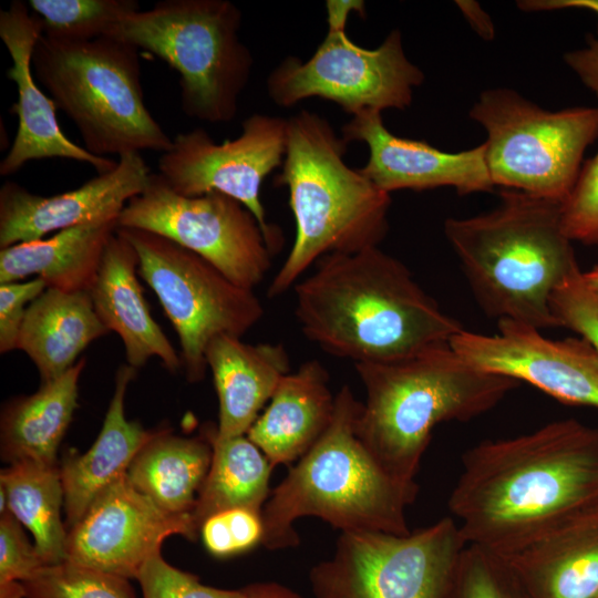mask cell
Segmentation results:
<instances>
[{"instance_id": "obj_1", "label": "cell", "mask_w": 598, "mask_h": 598, "mask_svg": "<svg viewBox=\"0 0 598 598\" xmlns=\"http://www.w3.org/2000/svg\"><path fill=\"white\" fill-rule=\"evenodd\" d=\"M598 505V429L574 419L462 456L447 507L467 545L504 557Z\"/></svg>"}, {"instance_id": "obj_2", "label": "cell", "mask_w": 598, "mask_h": 598, "mask_svg": "<svg viewBox=\"0 0 598 598\" xmlns=\"http://www.w3.org/2000/svg\"><path fill=\"white\" fill-rule=\"evenodd\" d=\"M293 288L303 334L354 363L402 359L450 343L463 329L379 246L323 256Z\"/></svg>"}, {"instance_id": "obj_3", "label": "cell", "mask_w": 598, "mask_h": 598, "mask_svg": "<svg viewBox=\"0 0 598 598\" xmlns=\"http://www.w3.org/2000/svg\"><path fill=\"white\" fill-rule=\"evenodd\" d=\"M560 209V203L503 189L493 210L445 220V237L471 291L497 322L558 327L551 296L580 270Z\"/></svg>"}, {"instance_id": "obj_4", "label": "cell", "mask_w": 598, "mask_h": 598, "mask_svg": "<svg viewBox=\"0 0 598 598\" xmlns=\"http://www.w3.org/2000/svg\"><path fill=\"white\" fill-rule=\"evenodd\" d=\"M354 367L365 391L357 435L391 477L409 486H417L415 476L436 425L486 413L520 383L472 365L450 343Z\"/></svg>"}, {"instance_id": "obj_5", "label": "cell", "mask_w": 598, "mask_h": 598, "mask_svg": "<svg viewBox=\"0 0 598 598\" xmlns=\"http://www.w3.org/2000/svg\"><path fill=\"white\" fill-rule=\"evenodd\" d=\"M348 144L315 112L287 118L286 154L275 185L288 189L296 235L269 298L293 287L323 256L375 247L385 237L390 194L347 165Z\"/></svg>"}, {"instance_id": "obj_6", "label": "cell", "mask_w": 598, "mask_h": 598, "mask_svg": "<svg viewBox=\"0 0 598 598\" xmlns=\"http://www.w3.org/2000/svg\"><path fill=\"white\" fill-rule=\"evenodd\" d=\"M360 404L352 390L342 386L328 429L270 492L261 511L266 548L297 546L293 523L306 516L319 517L341 533L411 532L405 512L419 486L391 477L361 443L355 432Z\"/></svg>"}, {"instance_id": "obj_7", "label": "cell", "mask_w": 598, "mask_h": 598, "mask_svg": "<svg viewBox=\"0 0 598 598\" xmlns=\"http://www.w3.org/2000/svg\"><path fill=\"white\" fill-rule=\"evenodd\" d=\"M138 51L110 37L66 41L42 34L34 47L37 82L95 156L164 153L172 145L145 105Z\"/></svg>"}, {"instance_id": "obj_8", "label": "cell", "mask_w": 598, "mask_h": 598, "mask_svg": "<svg viewBox=\"0 0 598 598\" xmlns=\"http://www.w3.org/2000/svg\"><path fill=\"white\" fill-rule=\"evenodd\" d=\"M241 19L228 0H162L126 16L105 37L147 51L176 70L187 116L227 123L238 113L254 66L239 37Z\"/></svg>"}, {"instance_id": "obj_9", "label": "cell", "mask_w": 598, "mask_h": 598, "mask_svg": "<svg viewBox=\"0 0 598 598\" xmlns=\"http://www.w3.org/2000/svg\"><path fill=\"white\" fill-rule=\"evenodd\" d=\"M470 117L486 132L494 186L563 204L598 137V107L545 110L509 89L482 92Z\"/></svg>"}, {"instance_id": "obj_10", "label": "cell", "mask_w": 598, "mask_h": 598, "mask_svg": "<svg viewBox=\"0 0 598 598\" xmlns=\"http://www.w3.org/2000/svg\"><path fill=\"white\" fill-rule=\"evenodd\" d=\"M328 32L315 53L301 61L285 58L268 75L267 93L278 106L290 107L310 97L338 104L346 113L405 110L424 81L422 70L405 55L399 30L367 49L346 33L352 11L363 13V1H327Z\"/></svg>"}, {"instance_id": "obj_11", "label": "cell", "mask_w": 598, "mask_h": 598, "mask_svg": "<svg viewBox=\"0 0 598 598\" xmlns=\"http://www.w3.org/2000/svg\"><path fill=\"white\" fill-rule=\"evenodd\" d=\"M116 231L135 249L138 274L176 331L187 380H202L209 342L223 334L241 338L250 330L264 316L259 298L166 237L137 228Z\"/></svg>"}, {"instance_id": "obj_12", "label": "cell", "mask_w": 598, "mask_h": 598, "mask_svg": "<svg viewBox=\"0 0 598 598\" xmlns=\"http://www.w3.org/2000/svg\"><path fill=\"white\" fill-rule=\"evenodd\" d=\"M466 545L453 517L406 535L341 533L309 580L315 598H444Z\"/></svg>"}, {"instance_id": "obj_13", "label": "cell", "mask_w": 598, "mask_h": 598, "mask_svg": "<svg viewBox=\"0 0 598 598\" xmlns=\"http://www.w3.org/2000/svg\"><path fill=\"white\" fill-rule=\"evenodd\" d=\"M117 223L166 237L247 289L254 290L271 266L274 250L241 203L217 192L181 195L158 173H152L145 189L127 202Z\"/></svg>"}, {"instance_id": "obj_14", "label": "cell", "mask_w": 598, "mask_h": 598, "mask_svg": "<svg viewBox=\"0 0 598 598\" xmlns=\"http://www.w3.org/2000/svg\"><path fill=\"white\" fill-rule=\"evenodd\" d=\"M287 147V118L252 114L234 140L215 143L197 127L173 137L158 159V175L176 193L199 196L212 192L241 203L259 223L275 250L281 236L266 220L260 190L266 177L280 168Z\"/></svg>"}, {"instance_id": "obj_15", "label": "cell", "mask_w": 598, "mask_h": 598, "mask_svg": "<svg viewBox=\"0 0 598 598\" xmlns=\"http://www.w3.org/2000/svg\"><path fill=\"white\" fill-rule=\"evenodd\" d=\"M497 329L493 334L462 329L450 346L483 371L527 382L566 404L598 408V352L587 340H553L507 320Z\"/></svg>"}, {"instance_id": "obj_16", "label": "cell", "mask_w": 598, "mask_h": 598, "mask_svg": "<svg viewBox=\"0 0 598 598\" xmlns=\"http://www.w3.org/2000/svg\"><path fill=\"white\" fill-rule=\"evenodd\" d=\"M198 532L192 514L164 511L124 474L99 493L68 530L66 559L132 579L161 553L167 537L194 540Z\"/></svg>"}, {"instance_id": "obj_17", "label": "cell", "mask_w": 598, "mask_h": 598, "mask_svg": "<svg viewBox=\"0 0 598 598\" xmlns=\"http://www.w3.org/2000/svg\"><path fill=\"white\" fill-rule=\"evenodd\" d=\"M151 174L141 153H126L114 169L52 196L33 194L7 181L0 188V248L86 223L118 218L127 202L145 189Z\"/></svg>"}, {"instance_id": "obj_18", "label": "cell", "mask_w": 598, "mask_h": 598, "mask_svg": "<svg viewBox=\"0 0 598 598\" xmlns=\"http://www.w3.org/2000/svg\"><path fill=\"white\" fill-rule=\"evenodd\" d=\"M42 34L41 19L25 2L14 0L0 11V38L12 61L7 78L18 89V100L10 109L18 116V131L0 163V175L16 174L28 162L44 158L86 163L97 174L114 169L117 161L91 154L61 131L53 100L40 90L32 74V54Z\"/></svg>"}, {"instance_id": "obj_19", "label": "cell", "mask_w": 598, "mask_h": 598, "mask_svg": "<svg viewBox=\"0 0 598 598\" xmlns=\"http://www.w3.org/2000/svg\"><path fill=\"white\" fill-rule=\"evenodd\" d=\"M348 142L367 145L369 156L360 172L386 193L399 189L426 190L453 187L460 195L491 192V179L484 144L448 153L424 141L392 134L381 112L364 111L341 130Z\"/></svg>"}, {"instance_id": "obj_20", "label": "cell", "mask_w": 598, "mask_h": 598, "mask_svg": "<svg viewBox=\"0 0 598 598\" xmlns=\"http://www.w3.org/2000/svg\"><path fill=\"white\" fill-rule=\"evenodd\" d=\"M499 558L524 598H598V505Z\"/></svg>"}, {"instance_id": "obj_21", "label": "cell", "mask_w": 598, "mask_h": 598, "mask_svg": "<svg viewBox=\"0 0 598 598\" xmlns=\"http://www.w3.org/2000/svg\"><path fill=\"white\" fill-rule=\"evenodd\" d=\"M137 272L135 249L115 231L89 290L94 310L106 329L121 338L130 367L136 370L156 357L175 373L182 369L181 355L153 319Z\"/></svg>"}, {"instance_id": "obj_22", "label": "cell", "mask_w": 598, "mask_h": 598, "mask_svg": "<svg viewBox=\"0 0 598 598\" xmlns=\"http://www.w3.org/2000/svg\"><path fill=\"white\" fill-rule=\"evenodd\" d=\"M218 398V439L246 435L270 401L290 360L280 343H246L234 336L214 338L205 352Z\"/></svg>"}, {"instance_id": "obj_23", "label": "cell", "mask_w": 598, "mask_h": 598, "mask_svg": "<svg viewBox=\"0 0 598 598\" xmlns=\"http://www.w3.org/2000/svg\"><path fill=\"white\" fill-rule=\"evenodd\" d=\"M334 402L326 368L317 360L306 361L281 379L246 435L272 467L291 464L328 429Z\"/></svg>"}, {"instance_id": "obj_24", "label": "cell", "mask_w": 598, "mask_h": 598, "mask_svg": "<svg viewBox=\"0 0 598 598\" xmlns=\"http://www.w3.org/2000/svg\"><path fill=\"white\" fill-rule=\"evenodd\" d=\"M135 373L128 364L120 367L96 440L85 453L72 452L60 465L68 530L81 519L99 493L126 474L136 454L156 432L125 416V393Z\"/></svg>"}, {"instance_id": "obj_25", "label": "cell", "mask_w": 598, "mask_h": 598, "mask_svg": "<svg viewBox=\"0 0 598 598\" xmlns=\"http://www.w3.org/2000/svg\"><path fill=\"white\" fill-rule=\"evenodd\" d=\"M118 218L86 223L0 250V283L40 278L48 288L89 291Z\"/></svg>"}, {"instance_id": "obj_26", "label": "cell", "mask_w": 598, "mask_h": 598, "mask_svg": "<svg viewBox=\"0 0 598 598\" xmlns=\"http://www.w3.org/2000/svg\"><path fill=\"white\" fill-rule=\"evenodd\" d=\"M107 332L89 291L47 287L28 307L17 350L31 359L42 383L69 371L81 352Z\"/></svg>"}, {"instance_id": "obj_27", "label": "cell", "mask_w": 598, "mask_h": 598, "mask_svg": "<svg viewBox=\"0 0 598 598\" xmlns=\"http://www.w3.org/2000/svg\"><path fill=\"white\" fill-rule=\"evenodd\" d=\"M85 358L30 395L9 401L0 420V451L9 464L33 461L58 465L56 454L78 408Z\"/></svg>"}, {"instance_id": "obj_28", "label": "cell", "mask_w": 598, "mask_h": 598, "mask_svg": "<svg viewBox=\"0 0 598 598\" xmlns=\"http://www.w3.org/2000/svg\"><path fill=\"white\" fill-rule=\"evenodd\" d=\"M212 456L207 435L183 437L161 430L136 454L126 477L164 511L192 514Z\"/></svg>"}, {"instance_id": "obj_29", "label": "cell", "mask_w": 598, "mask_h": 598, "mask_svg": "<svg viewBox=\"0 0 598 598\" xmlns=\"http://www.w3.org/2000/svg\"><path fill=\"white\" fill-rule=\"evenodd\" d=\"M206 435L213 456L192 512L198 530L208 517L225 511L248 508L261 513L270 494L274 468L247 435L218 439L214 430H208Z\"/></svg>"}, {"instance_id": "obj_30", "label": "cell", "mask_w": 598, "mask_h": 598, "mask_svg": "<svg viewBox=\"0 0 598 598\" xmlns=\"http://www.w3.org/2000/svg\"><path fill=\"white\" fill-rule=\"evenodd\" d=\"M0 487L11 514L33 535L45 565L66 560L68 529L61 518L64 491L59 465L21 461L1 470Z\"/></svg>"}, {"instance_id": "obj_31", "label": "cell", "mask_w": 598, "mask_h": 598, "mask_svg": "<svg viewBox=\"0 0 598 598\" xmlns=\"http://www.w3.org/2000/svg\"><path fill=\"white\" fill-rule=\"evenodd\" d=\"M43 35L66 41L105 37L126 16L141 10L136 0H29Z\"/></svg>"}, {"instance_id": "obj_32", "label": "cell", "mask_w": 598, "mask_h": 598, "mask_svg": "<svg viewBox=\"0 0 598 598\" xmlns=\"http://www.w3.org/2000/svg\"><path fill=\"white\" fill-rule=\"evenodd\" d=\"M128 580L66 559L42 567L23 585L25 598H135Z\"/></svg>"}, {"instance_id": "obj_33", "label": "cell", "mask_w": 598, "mask_h": 598, "mask_svg": "<svg viewBox=\"0 0 598 598\" xmlns=\"http://www.w3.org/2000/svg\"><path fill=\"white\" fill-rule=\"evenodd\" d=\"M444 598H524L502 558L466 545Z\"/></svg>"}, {"instance_id": "obj_34", "label": "cell", "mask_w": 598, "mask_h": 598, "mask_svg": "<svg viewBox=\"0 0 598 598\" xmlns=\"http://www.w3.org/2000/svg\"><path fill=\"white\" fill-rule=\"evenodd\" d=\"M143 598H243V590L204 585L190 573L168 564L158 553L151 557L135 578Z\"/></svg>"}, {"instance_id": "obj_35", "label": "cell", "mask_w": 598, "mask_h": 598, "mask_svg": "<svg viewBox=\"0 0 598 598\" xmlns=\"http://www.w3.org/2000/svg\"><path fill=\"white\" fill-rule=\"evenodd\" d=\"M560 210L563 229L571 241L598 246V153L582 164Z\"/></svg>"}, {"instance_id": "obj_36", "label": "cell", "mask_w": 598, "mask_h": 598, "mask_svg": "<svg viewBox=\"0 0 598 598\" xmlns=\"http://www.w3.org/2000/svg\"><path fill=\"white\" fill-rule=\"evenodd\" d=\"M551 310L558 327H565L587 340L598 352V292L578 270L553 293Z\"/></svg>"}, {"instance_id": "obj_37", "label": "cell", "mask_w": 598, "mask_h": 598, "mask_svg": "<svg viewBox=\"0 0 598 598\" xmlns=\"http://www.w3.org/2000/svg\"><path fill=\"white\" fill-rule=\"evenodd\" d=\"M47 566L10 511L0 513V582H25Z\"/></svg>"}, {"instance_id": "obj_38", "label": "cell", "mask_w": 598, "mask_h": 598, "mask_svg": "<svg viewBox=\"0 0 598 598\" xmlns=\"http://www.w3.org/2000/svg\"><path fill=\"white\" fill-rule=\"evenodd\" d=\"M47 285L40 278L0 283V353L17 350L19 333L29 305Z\"/></svg>"}, {"instance_id": "obj_39", "label": "cell", "mask_w": 598, "mask_h": 598, "mask_svg": "<svg viewBox=\"0 0 598 598\" xmlns=\"http://www.w3.org/2000/svg\"><path fill=\"white\" fill-rule=\"evenodd\" d=\"M234 553L246 551L262 542L264 524L261 513L248 508L221 512Z\"/></svg>"}, {"instance_id": "obj_40", "label": "cell", "mask_w": 598, "mask_h": 598, "mask_svg": "<svg viewBox=\"0 0 598 598\" xmlns=\"http://www.w3.org/2000/svg\"><path fill=\"white\" fill-rule=\"evenodd\" d=\"M564 60L581 83L598 99V30L587 41L586 47L567 52Z\"/></svg>"}, {"instance_id": "obj_41", "label": "cell", "mask_w": 598, "mask_h": 598, "mask_svg": "<svg viewBox=\"0 0 598 598\" xmlns=\"http://www.w3.org/2000/svg\"><path fill=\"white\" fill-rule=\"evenodd\" d=\"M517 7L527 12L584 9L598 16V0H523L517 1Z\"/></svg>"}, {"instance_id": "obj_42", "label": "cell", "mask_w": 598, "mask_h": 598, "mask_svg": "<svg viewBox=\"0 0 598 598\" xmlns=\"http://www.w3.org/2000/svg\"><path fill=\"white\" fill-rule=\"evenodd\" d=\"M241 590L243 598H302L290 588L274 581L250 584Z\"/></svg>"}, {"instance_id": "obj_43", "label": "cell", "mask_w": 598, "mask_h": 598, "mask_svg": "<svg viewBox=\"0 0 598 598\" xmlns=\"http://www.w3.org/2000/svg\"><path fill=\"white\" fill-rule=\"evenodd\" d=\"M458 7L472 23L473 28L483 38L491 39L493 37V25L487 14L481 9L478 3L472 1H460Z\"/></svg>"}, {"instance_id": "obj_44", "label": "cell", "mask_w": 598, "mask_h": 598, "mask_svg": "<svg viewBox=\"0 0 598 598\" xmlns=\"http://www.w3.org/2000/svg\"><path fill=\"white\" fill-rule=\"evenodd\" d=\"M0 598H25V589L23 582H0Z\"/></svg>"}, {"instance_id": "obj_45", "label": "cell", "mask_w": 598, "mask_h": 598, "mask_svg": "<svg viewBox=\"0 0 598 598\" xmlns=\"http://www.w3.org/2000/svg\"><path fill=\"white\" fill-rule=\"evenodd\" d=\"M586 282L598 292V265L589 271L582 272Z\"/></svg>"}]
</instances>
